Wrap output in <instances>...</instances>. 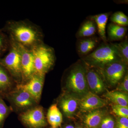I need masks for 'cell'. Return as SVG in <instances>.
Here are the masks:
<instances>
[{
  "mask_svg": "<svg viewBox=\"0 0 128 128\" xmlns=\"http://www.w3.org/2000/svg\"><path fill=\"white\" fill-rule=\"evenodd\" d=\"M118 85L116 90L124 92L127 94L128 92V71L126 72L122 80Z\"/></svg>",
  "mask_w": 128,
  "mask_h": 128,
  "instance_id": "cell-28",
  "label": "cell"
},
{
  "mask_svg": "<svg viewBox=\"0 0 128 128\" xmlns=\"http://www.w3.org/2000/svg\"><path fill=\"white\" fill-rule=\"evenodd\" d=\"M112 23L122 26L127 27L128 25V18L122 12H114L110 17Z\"/></svg>",
  "mask_w": 128,
  "mask_h": 128,
  "instance_id": "cell-24",
  "label": "cell"
},
{
  "mask_svg": "<svg viewBox=\"0 0 128 128\" xmlns=\"http://www.w3.org/2000/svg\"><path fill=\"white\" fill-rule=\"evenodd\" d=\"M12 80L8 72L0 64V95L2 96L10 90Z\"/></svg>",
  "mask_w": 128,
  "mask_h": 128,
  "instance_id": "cell-20",
  "label": "cell"
},
{
  "mask_svg": "<svg viewBox=\"0 0 128 128\" xmlns=\"http://www.w3.org/2000/svg\"><path fill=\"white\" fill-rule=\"evenodd\" d=\"M110 14L111 12H106L90 16L89 18L95 22L100 38L104 43L107 42V38L106 34V26Z\"/></svg>",
  "mask_w": 128,
  "mask_h": 128,
  "instance_id": "cell-16",
  "label": "cell"
},
{
  "mask_svg": "<svg viewBox=\"0 0 128 128\" xmlns=\"http://www.w3.org/2000/svg\"><path fill=\"white\" fill-rule=\"evenodd\" d=\"M18 118L26 128H45L48 125L43 108L38 105L19 114Z\"/></svg>",
  "mask_w": 128,
  "mask_h": 128,
  "instance_id": "cell-7",
  "label": "cell"
},
{
  "mask_svg": "<svg viewBox=\"0 0 128 128\" xmlns=\"http://www.w3.org/2000/svg\"><path fill=\"white\" fill-rule=\"evenodd\" d=\"M17 44L21 56L22 75V81L21 84H24L28 82L35 74L34 58L32 50Z\"/></svg>",
  "mask_w": 128,
  "mask_h": 128,
  "instance_id": "cell-9",
  "label": "cell"
},
{
  "mask_svg": "<svg viewBox=\"0 0 128 128\" xmlns=\"http://www.w3.org/2000/svg\"><path fill=\"white\" fill-rule=\"evenodd\" d=\"M112 108L113 113L117 116L128 118V106L114 104L112 105Z\"/></svg>",
  "mask_w": 128,
  "mask_h": 128,
  "instance_id": "cell-26",
  "label": "cell"
},
{
  "mask_svg": "<svg viewBox=\"0 0 128 128\" xmlns=\"http://www.w3.org/2000/svg\"><path fill=\"white\" fill-rule=\"evenodd\" d=\"M52 128V127H51V128Z\"/></svg>",
  "mask_w": 128,
  "mask_h": 128,
  "instance_id": "cell-32",
  "label": "cell"
},
{
  "mask_svg": "<svg viewBox=\"0 0 128 128\" xmlns=\"http://www.w3.org/2000/svg\"><path fill=\"white\" fill-rule=\"evenodd\" d=\"M12 111L11 108L6 105L0 95V128H3L6 119Z\"/></svg>",
  "mask_w": 128,
  "mask_h": 128,
  "instance_id": "cell-23",
  "label": "cell"
},
{
  "mask_svg": "<svg viewBox=\"0 0 128 128\" xmlns=\"http://www.w3.org/2000/svg\"><path fill=\"white\" fill-rule=\"evenodd\" d=\"M115 121V128H128V118L117 116Z\"/></svg>",
  "mask_w": 128,
  "mask_h": 128,
  "instance_id": "cell-29",
  "label": "cell"
},
{
  "mask_svg": "<svg viewBox=\"0 0 128 128\" xmlns=\"http://www.w3.org/2000/svg\"><path fill=\"white\" fill-rule=\"evenodd\" d=\"M62 128H75V126L71 124H66Z\"/></svg>",
  "mask_w": 128,
  "mask_h": 128,
  "instance_id": "cell-30",
  "label": "cell"
},
{
  "mask_svg": "<svg viewBox=\"0 0 128 128\" xmlns=\"http://www.w3.org/2000/svg\"><path fill=\"white\" fill-rule=\"evenodd\" d=\"M116 50L122 62L126 65L128 64V39L126 36L119 43H112Z\"/></svg>",
  "mask_w": 128,
  "mask_h": 128,
  "instance_id": "cell-22",
  "label": "cell"
},
{
  "mask_svg": "<svg viewBox=\"0 0 128 128\" xmlns=\"http://www.w3.org/2000/svg\"><path fill=\"white\" fill-rule=\"evenodd\" d=\"M6 28L10 39L29 49L44 43L41 30L29 22L9 21Z\"/></svg>",
  "mask_w": 128,
  "mask_h": 128,
  "instance_id": "cell-1",
  "label": "cell"
},
{
  "mask_svg": "<svg viewBox=\"0 0 128 128\" xmlns=\"http://www.w3.org/2000/svg\"><path fill=\"white\" fill-rule=\"evenodd\" d=\"M86 66V80L90 92L96 95L104 92L106 89L104 82L106 81L100 70Z\"/></svg>",
  "mask_w": 128,
  "mask_h": 128,
  "instance_id": "cell-10",
  "label": "cell"
},
{
  "mask_svg": "<svg viewBox=\"0 0 128 128\" xmlns=\"http://www.w3.org/2000/svg\"><path fill=\"white\" fill-rule=\"evenodd\" d=\"M107 104L106 100L89 91L80 98L79 108L80 112H88L104 107Z\"/></svg>",
  "mask_w": 128,
  "mask_h": 128,
  "instance_id": "cell-13",
  "label": "cell"
},
{
  "mask_svg": "<svg viewBox=\"0 0 128 128\" xmlns=\"http://www.w3.org/2000/svg\"><path fill=\"white\" fill-rule=\"evenodd\" d=\"M100 40L97 37L79 38L76 44V51L81 58L90 54L100 45Z\"/></svg>",
  "mask_w": 128,
  "mask_h": 128,
  "instance_id": "cell-14",
  "label": "cell"
},
{
  "mask_svg": "<svg viewBox=\"0 0 128 128\" xmlns=\"http://www.w3.org/2000/svg\"><path fill=\"white\" fill-rule=\"evenodd\" d=\"M106 114V111L101 108L88 112L83 117L82 125L84 128H98Z\"/></svg>",
  "mask_w": 128,
  "mask_h": 128,
  "instance_id": "cell-15",
  "label": "cell"
},
{
  "mask_svg": "<svg viewBox=\"0 0 128 128\" xmlns=\"http://www.w3.org/2000/svg\"><path fill=\"white\" fill-rule=\"evenodd\" d=\"M75 128H84L82 124H79L76 123L75 124Z\"/></svg>",
  "mask_w": 128,
  "mask_h": 128,
  "instance_id": "cell-31",
  "label": "cell"
},
{
  "mask_svg": "<svg viewBox=\"0 0 128 128\" xmlns=\"http://www.w3.org/2000/svg\"><path fill=\"white\" fill-rule=\"evenodd\" d=\"M127 66L121 60L108 64L100 70L105 81L112 86L118 84L128 71Z\"/></svg>",
  "mask_w": 128,
  "mask_h": 128,
  "instance_id": "cell-8",
  "label": "cell"
},
{
  "mask_svg": "<svg viewBox=\"0 0 128 128\" xmlns=\"http://www.w3.org/2000/svg\"><path fill=\"white\" fill-rule=\"evenodd\" d=\"M80 98L69 92H64L58 98V105L66 118L70 119L74 118L79 108Z\"/></svg>",
  "mask_w": 128,
  "mask_h": 128,
  "instance_id": "cell-11",
  "label": "cell"
},
{
  "mask_svg": "<svg viewBox=\"0 0 128 128\" xmlns=\"http://www.w3.org/2000/svg\"><path fill=\"white\" fill-rule=\"evenodd\" d=\"M81 59L86 65L99 70L112 62L122 61L112 42L100 44L93 52Z\"/></svg>",
  "mask_w": 128,
  "mask_h": 128,
  "instance_id": "cell-3",
  "label": "cell"
},
{
  "mask_svg": "<svg viewBox=\"0 0 128 128\" xmlns=\"http://www.w3.org/2000/svg\"><path fill=\"white\" fill-rule=\"evenodd\" d=\"M104 96L114 104L128 106V96L126 93L117 90L112 91L106 92Z\"/></svg>",
  "mask_w": 128,
  "mask_h": 128,
  "instance_id": "cell-21",
  "label": "cell"
},
{
  "mask_svg": "<svg viewBox=\"0 0 128 128\" xmlns=\"http://www.w3.org/2000/svg\"><path fill=\"white\" fill-rule=\"evenodd\" d=\"M66 86L76 96H82L89 91L86 76V66L81 59L70 66L66 76Z\"/></svg>",
  "mask_w": 128,
  "mask_h": 128,
  "instance_id": "cell-2",
  "label": "cell"
},
{
  "mask_svg": "<svg viewBox=\"0 0 128 128\" xmlns=\"http://www.w3.org/2000/svg\"><path fill=\"white\" fill-rule=\"evenodd\" d=\"M97 32L96 23L93 20L89 18L85 21L81 25L76 34V37L79 39L93 36Z\"/></svg>",
  "mask_w": 128,
  "mask_h": 128,
  "instance_id": "cell-18",
  "label": "cell"
},
{
  "mask_svg": "<svg viewBox=\"0 0 128 128\" xmlns=\"http://www.w3.org/2000/svg\"><path fill=\"white\" fill-rule=\"evenodd\" d=\"M9 39V52L4 58L0 59V64L8 72L12 80L20 84L22 81L20 54L18 44Z\"/></svg>",
  "mask_w": 128,
  "mask_h": 128,
  "instance_id": "cell-5",
  "label": "cell"
},
{
  "mask_svg": "<svg viewBox=\"0 0 128 128\" xmlns=\"http://www.w3.org/2000/svg\"><path fill=\"white\" fill-rule=\"evenodd\" d=\"M128 28L127 27L122 26L113 23L108 25V39L111 41L122 40L126 37Z\"/></svg>",
  "mask_w": 128,
  "mask_h": 128,
  "instance_id": "cell-19",
  "label": "cell"
},
{
  "mask_svg": "<svg viewBox=\"0 0 128 128\" xmlns=\"http://www.w3.org/2000/svg\"><path fill=\"white\" fill-rule=\"evenodd\" d=\"M115 120L110 115H106L102 120L98 128H115Z\"/></svg>",
  "mask_w": 128,
  "mask_h": 128,
  "instance_id": "cell-27",
  "label": "cell"
},
{
  "mask_svg": "<svg viewBox=\"0 0 128 128\" xmlns=\"http://www.w3.org/2000/svg\"><path fill=\"white\" fill-rule=\"evenodd\" d=\"M44 77L45 76L34 74L26 82L17 84L16 88L28 92L38 103L41 98Z\"/></svg>",
  "mask_w": 128,
  "mask_h": 128,
  "instance_id": "cell-12",
  "label": "cell"
},
{
  "mask_svg": "<svg viewBox=\"0 0 128 128\" xmlns=\"http://www.w3.org/2000/svg\"><path fill=\"white\" fill-rule=\"evenodd\" d=\"M10 45L9 37L0 31V56L2 55L9 49Z\"/></svg>",
  "mask_w": 128,
  "mask_h": 128,
  "instance_id": "cell-25",
  "label": "cell"
},
{
  "mask_svg": "<svg viewBox=\"0 0 128 128\" xmlns=\"http://www.w3.org/2000/svg\"><path fill=\"white\" fill-rule=\"evenodd\" d=\"M32 50L34 58L35 74L45 76L55 64L54 50L43 43L35 46Z\"/></svg>",
  "mask_w": 128,
  "mask_h": 128,
  "instance_id": "cell-4",
  "label": "cell"
},
{
  "mask_svg": "<svg viewBox=\"0 0 128 128\" xmlns=\"http://www.w3.org/2000/svg\"><path fill=\"white\" fill-rule=\"evenodd\" d=\"M10 104L12 111L19 114L38 105V103L28 92L21 88L10 90L2 96Z\"/></svg>",
  "mask_w": 128,
  "mask_h": 128,
  "instance_id": "cell-6",
  "label": "cell"
},
{
  "mask_svg": "<svg viewBox=\"0 0 128 128\" xmlns=\"http://www.w3.org/2000/svg\"><path fill=\"white\" fill-rule=\"evenodd\" d=\"M46 120L51 127H60L63 122V116L57 104L51 105L48 109Z\"/></svg>",
  "mask_w": 128,
  "mask_h": 128,
  "instance_id": "cell-17",
  "label": "cell"
},
{
  "mask_svg": "<svg viewBox=\"0 0 128 128\" xmlns=\"http://www.w3.org/2000/svg\"></svg>",
  "mask_w": 128,
  "mask_h": 128,
  "instance_id": "cell-33",
  "label": "cell"
}]
</instances>
